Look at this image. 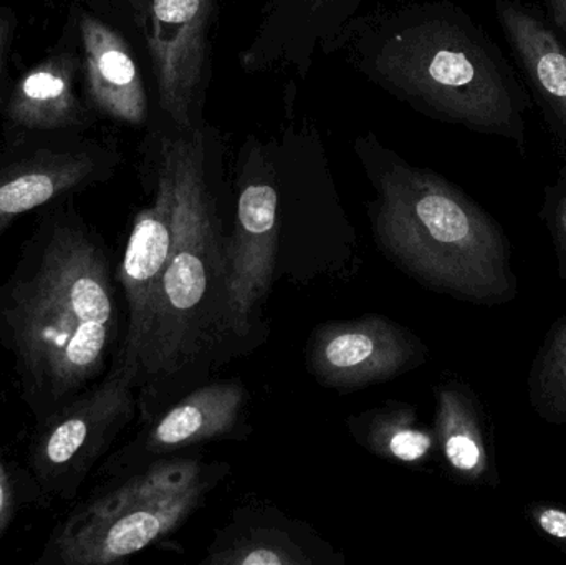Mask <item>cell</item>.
Wrapping results in <instances>:
<instances>
[{"label": "cell", "mask_w": 566, "mask_h": 565, "mask_svg": "<svg viewBox=\"0 0 566 565\" xmlns=\"http://www.w3.org/2000/svg\"><path fill=\"white\" fill-rule=\"evenodd\" d=\"M22 490V473L13 470L12 463L7 461L0 450V540L15 517Z\"/></svg>", "instance_id": "obj_21"}, {"label": "cell", "mask_w": 566, "mask_h": 565, "mask_svg": "<svg viewBox=\"0 0 566 565\" xmlns=\"http://www.w3.org/2000/svg\"><path fill=\"white\" fill-rule=\"evenodd\" d=\"M375 234L392 261L438 291L494 302L514 289L497 222L428 169L398 165L382 176Z\"/></svg>", "instance_id": "obj_2"}, {"label": "cell", "mask_w": 566, "mask_h": 565, "mask_svg": "<svg viewBox=\"0 0 566 565\" xmlns=\"http://www.w3.org/2000/svg\"><path fill=\"white\" fill-rule=\"evenodd\" d=\"M212 9L214 0H151L148 43L159 105L181 129L191 128L208 56Z\"/></svg>", "instance_id": "obj_9"}, {"label": "cell", "mask_w": 566, "mask_h": 565, "mask_svg": "<svg viewBox=\"0 0 566 565\" xmlns=\"http://www.w3.org/2000/svg\"><path fill=\"white\" fill-rule=\"evenodd\" d=\"M86 155H46L0 171V236L27 212L80 188L92 176Z\"/></svg>", "instance_id": "obj_14"}, {"label": "cell", "mask_w": 566, "mask_h": 565, "mask_svg": "<svg viewBox=\"0 0 566 565\" xmlns=\"http://www.w3.org/2000/svg\"><path fill=\"white\" fill-rule=\"evenodd\" d=\"M208 483L165 500L108 516L70 513L43 547L42 565H105L142 553L185 523L205 496Z\"/></svg>", "instance_id": "obj_7"}, {"label": "cell", "mask_w": 566, "mask_h": 565, "mask_svg": "<svg viewBox=\"0 0 566 565\" xmlns=\"http://www.w3.org/2000/svg\"><path fill=\"white\" fill-rule=\"evenodd\" d=\"M424 355L418 338L388 318L371 315L322 325L313 335L310 367L322 384L359 388L415 367Z\"/></svg>", "instance_id": "obj_8"}, {"label": "cell", "mask_w": 566, "mask_h": 565, "mask_svg": "<svg viewBox=\"0 0 566 565\" xmlns=\"http://www.w3.org/2000/svg\"><path fill=\"white\" fill-rule=\"evenodd\" d=\"M279 196L274 182L254 179L242 186L234 236L226 248L229 331L248 334L251 317L274 279Z\"/></svg>", "instance_id": "obj_10"}, {"label": "cell", "mask_w": 566, "mask_h": 565, "mask_svg": "<svg viewBox=\"0 0 566 565\" xmlns=\"http://www.w3.org/2000/svg\"><path fill=\"white\" fill-rule=\"evenodd\" d=\"M495 17L532 103L566 153V43L522 0H497Z\"/></svg>", "instance_id": "obj_11"}, {"label": "cell", "mask_w": 566, "mask_h": 565, "mask_svg": "<svg viewBox=\"0 0 566 565\" xmlns=\"http://www.w3.org/2000/svg\"><path fill=\"white\" fill-rule=\"evenodd\" d=\"M80 29L90 93L96 105L113 118L138 125L146 118L148 102L125 40L93 17H83Z\"/></svg>", "instance_id": "obj_12"}, {"label": "cell", "mask_w": 566, "mask_h": 565, "mask_svg": "<svg viewBox=\"0 0 566 565\" xmlns=\"http://www.w3.org/2000/svg\"><path fill=\"white\" fill-rule=\"evenodd\" d=\"M175 165L168 139L163 142L155 202L138 212L126 242L118 279L128 305V327L116 362L142 375L159 289L172 244Z\"/></svg>", "instance_id": "obj_6"}, {"label": "cell", "mask_w": 566, "mask_h": 565, "mask_svg": "<svg viewBox=\"0 0 566 565\" xmlns=\"http://www.w3.org/2000/svg\"><path fill=\"white\" fill-rule=\"evenodd\" d=\"M531 516L538 530L560 543H566V511L538 504L532 508Z\"/></svg>", "instance_id": "obj_22"}, {"label": "cell", "mask_w": 566, "mask_h": 565, "mask_svg": "<svg viewBox=\"0 0 566 565\" xmlns=\"http://www.w3.org/2000/svg\"><path fill=\"white\" fill-rule=\"evenodd\" d=\"M175 165L172 244L139 384L171 377L229 328L226 248L206 182L199 133L168 139Z\"/></svg>", "instance_id": "obj_4"}, {"label": "cell", "mask_w": 566, "mask_h": 565, "mask_svg": "<svg viewBox=\"0 0 566 565\" xmlns=\"http://www.w3.org/2000/svg\"><path fill=\"white\" fill-rule=\"evenodd\" d=\"M545 19L566 43V0H544Z\"/></svg>", "instance_id": "obj_23"}, {"label": "cell", "mask_w": 566, "mask_h": 565, "mask_svg": "<svg viewBox=\"0 0 566 565\" xmlns=\"http://www.w3.org/2000/svg\"><path fill=\"white\" fill-rule=\"evenodd\" d=\"M116 317L102 242L66 212L46 219L0 282V345L35 423L98 381Z\"/></svg>", "instance_id": "obj_1"}, {"label": "cell", "mask_w": 566, "mask_h": 565, "mask_svg": "<svg viewBox=\"0 0 566 565\" xmlns=\"http://www.w3.org/2000/svg\"><path fill=\"white\" fill-rule=\"evenodd\" d=\"M534 404L552 421H566V318L552 332L532 377Z\"/></svg>", "instance_id": "obj_19"}, {"label": "cell", "mask_w": 566, "mask_h": 565, "mask_svg": "<svg viewBox=\"0 0 566 565\" xmlns=\"http://www.w3.org/2000/svg\"><path fill=\"white\" fill-rule=\"evenodd\" d=\"M73 70L72 56L59 55L27 72L10 102L13 122L27 128H60L78 122Z\"/></svg>", "instance_id": "obj_15"}, {"label": "cell", "mask_w": 566, "mask_h": 565, "mask_svg": "<svg viewBox=\"0 0 566 565\" xmlns=\"http://www.w3.org/2000/svg\"><path fill=\"white\" fill-rule=\"evenodd\" d=\"M7 35H9V25L0 17V65H2L3 49H6Z\"/></svg>", "instance_id": "obj_25"}, {"label": "cell", "mask_w": 566, "mask_h": 565, "mask_svg": "<svg viewBox=\"0 0 566 565\" xmlns=\"http://www.w3.org/2000/svg\"><path fill=\"white\" fill-rule=\"evenodd\" d=\"M365 441L379 457L401 463H418L424 460L432 448L431 431L419 427L411 408H385L368 418Z\"/></svg>", "instance_id": "obj_18"}, {"label": "cell", "mask_w": 566, "mask_h": 565, "mask_svg": "<svg viewBox=\"0 0 566 565\" xmlns=\"http://www.w3.org/2000/svg\"><path fill=\"white\" fill-rule=\"evenodd\" d=\"M214 565H298L308 564V559L302 556V551L296 550L286 541L279 540L274 534L255 533L252 537L239 541L234 546L221 553H212L205 561Z\"/></svg>", "instance_id": "obj_20"}, {"label": "cell", "mask_w": 566, "mask_h": 565, "mask_svg": "<svg viewBox=\"0 0 566 565\" xmlns=\"http://www.w3.org/2000/svg\"><path fill=\"white\" fill-rule=\"evenodd\" d=\"M138 374L115 362L88 390L36 421L27 447L23 490L43 508L70 504L135 414Z\"/></svg>", "instance_id": "obj_5"}, {"label": "cell", "mask_w": 566, "mask_h": 565, "mask_svg": "<svg viewBox=\"0 0 566 565\" xmlns=\"http://www.w3.org/2000/svg\"><path fill=\"white\" fill-rule=\"evenodd\" d=\"M244 388L235 381L199 388L166 411L146 435L143 451L168 453L202 441L228 437L245 407Z\"/></svg>", "instance_id": "obj_13"}, {"label": "cell", "mask_w": 566, "mask_h": 565, "mask_svg": "<svg viewBox=\"0 0 566 565\" xmlns=\"http://www.w3.org/2000/svg\"><path fill=\"white\" fill-rule=\"evenodd\" d=\"M436 440L449 467L471 481L488 477V441L474 401L461 388L446 385L438 394Z\"/></svg>", "instance_id": "obj_16"}, {"label": "cell", "mask_w": 566, "mask_h": 565, "mask_svg": "<svg viewBox=\"0 0 566 565\" xmlns=\"http://www.w3.org/2000/svg\"><path fill=\"white\" fill-rule=\"evenodd\" d=\"M376 66L446 122L524 149L531 95L497 43L458 10H439L399 30Z\"/></svg>", "instance_id": "obj_3"}, {"label": "cell", "mask_w": 566, "mask_h": 565, "mask_svg": "<svg viewBox=\"0 0 566 565\" xmlns=\"http://www.w3.org/2000/svg\"><path fill=\"white\" fill-rule=\"evenodd\" d=\"M202 467L196 460L161 461L133 474L113 490L85 501L73 510L82 516H108L151 501L165 500L202 483Z\"/></svg>", "instance_id": "obj_17"}, {"label": "cell", "mask_w": 566, "mask_h": 565, "mask_svg": "<svg viewBox=\"0 0 566 565\" xmlns=\"http://www.w3.org/2000/svg\"><path fill=\"white\" fill-rule=\"evenodd\" d=\"M554 226L558 242L566 254V195L558 198L557 205L554 206Z\"/></svg>", "instance_id": "obj_24"}]
</instances>
